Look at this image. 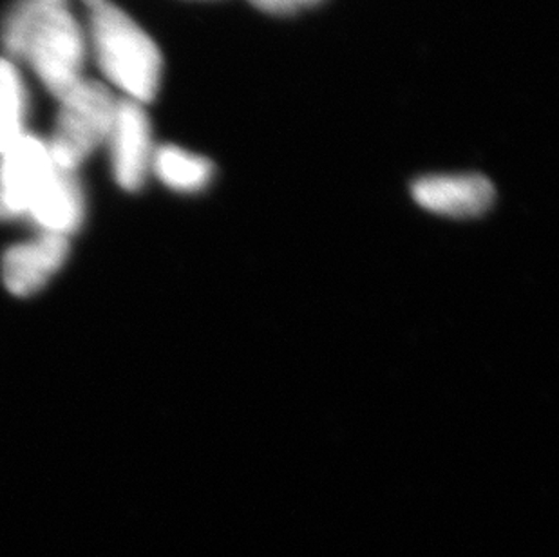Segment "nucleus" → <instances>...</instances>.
Segmentation results:
<instances>
[{"label":"nucleus","mask_w":559,"mask_h":557,"mask_svg":"<svg viewBox=\"0 0 559 557\" xmlns=\"http://www.w3.org/2000/svg\"><path fill=\"white\" fill-rule=\"evenodd\" d=\"M0 44L59 102L84 80L87 38L69 0H15L0 22Z\"/></svg>","instance_id":"f257e3e1"},{"label":"nucleus","mask_w":559,"mask_h":557,"mask_svg":"<svg viewBox=\"0 0 559 557\" xmlns=\"http://www.w3.org/2000/svg\"><path fill=\"white\" fill-rule=\"evenodd\" d=\"M90 44L102 73L129 100L143 106L156 98L164 71L162 54L126 11L107 0L91 8Z\"/></svg>","instance_id":"f03ea898"},{"label":"nucleus","mask_w":559,"mask_h":557,"mask_svg":"<svg viewBox=\"0 0 559 557\" xmlns=\"http://www.w3.org/2000/svg\"><path fill=\"white\" fill-rule=\"evenodd\" d=\"M117 98L96 80H82L66 98L48 142L55 164L76 170L109 137Z\"/></svg>","instance_id":"7ed1b4c3"},{"label":"nucleus","mask_w":559,"mask_h":557,"mask_svg":"<svg viewBox=\"0 0 559 557\" xmlns=\"http://www.w3.org/2000/svg\"><path fill=\"white\" fill-rule=\"evenodd\" d=\"M112 174L127 192H136L147 181L153 167V129L147 112L138 102L117 100L111 129L107 137Z\"/></svg>","instance_id":"20e7f679"},{"label":"nucleus","mask_w":559,"mask_h":557,"mask_svg":"<svg viewBox=\"0 0 559 557\" xmlns=\"http://www.w3.org/2000/svg\"><path fill=\"white\" fill-rule=\"evenodd\" d=\"M53 168L48 142L26 132L0 153V220L26 216Z\"/></svg>","instance_id":"39448f33"},{"label":"nucleus","mask_w":559,"mask_h":557,"mask_svg":"<svg viewBox=\"0 0 559 557\" xmlns=\"http://www.w3.org/2000/svg\"><path fill=\"white\" fill-rule=\"evenodd\" d=\"M412 194L424 211L454 220H469L491 209L497 190L491 179L481 174H433L417 179Z\"/></svg>","instance_id":"423d86ee"},{"label":"nucleus","mask_w":559,"mask_h":557,"mask_svg":"<svg viewBox=\"0 0 559 557\" xmlns=\"http://www.w3.org/2000/svg\"><path fill=\"white\" fill-rule=\"evenodd\" d=\"M68 253V237L44 232L33 241L10 248L2 259L5 286L19 297L35 294L59 272Z\"/></svg>","instance_id":"0eeeda50"},{"label":"nucleus","mask_w":559,"mask_h":557,"mask_svg":"<svg viewBox=\"0 0 559 557\" xmlns=\"http://www.w3.org/2000/svg\"><path fill=\"white\" fill-rule=\"evenodd\" d=\"M84 192L76 174L55 164L53 170L33 198L26 216L32 217L44 234L69 237L84 222Z\"/></svg>","instance_id":"6e6552de"},{"label":"nucleus","mask_w":559,"mask_h":557,"mask_svg":"<svg viewBox=\"0 0 559 557\" xmlns=\"http://www.w3.org/2000/svg\"><path fill=\"white\" fill-rule=\"evenodd\" d=\"M214 170L211 159L176 145L156 149L151 167V173L156 174L165 187L181 194H198L205 190L214 179Z\"/></svg>","instance_id":"1a4fd4ad"},{"label":"nucleus","mask_w":559,"mask_h":557,"mask_svg":"<svg viewBox=\"0 0 559 557\" xmlns=\"http://www.w3.org/2000/svg\"><path fill=\"white\" fill-rule=\"evenodd\" d=\"M26 90L10 58L0 57V153L24 134Z\"/></svg>","instance_id":"9d476101"},{"label":"nucleus","mask_w":559,"mask_h":557,"mask_svg":"<svg viewBox=\"0 0 559 557\" xmlns=\"http://www.w3.org/2000/svg\"><path fill=\"white\" fill-rule=\"evenodd\" d=\"M319 2L322 0H252V4L258 5L266 13H274V15H290V13H297V11L311 8Z\"/></svg>","instance_id":"9b49d317"},{"label":"nucleus","mask_w":559,"mask_h":557,"mask_svg":"<svg viewBox=\"0 0 559 557\" xmlns=\"http://www.w3.org/2000/svg\"><path fill=\"white\" fill-rule=\"evenodd\" d=\"M85 4L90 5L91 8H95V5L102 4V2H106V0H84Z\"/></svg>","instance_id":"f8f14e48"}]
</instances>
